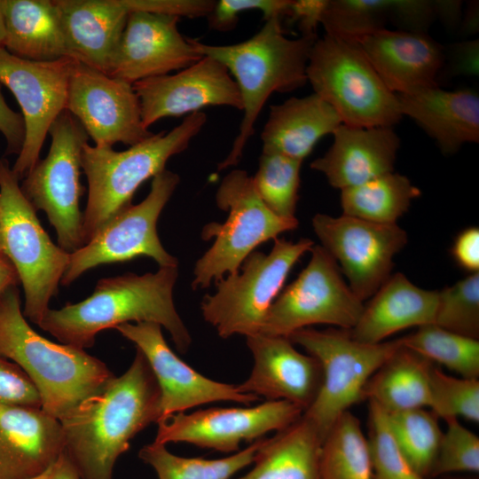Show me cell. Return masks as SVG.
I'll use <instances>...</instances> for the list:
<instances>
[{
    "label": "cell",
    "instance_id": "1",
    "mask_svg": "<svg viewBox=\"0 0 479 479\" xmlns=\"http://www.w3.org/2000/svg\"><path fill=\"white\" fill-rule=\"evenodd\" d=\"M161 391L143 353L137 349L129 369L114 376L59 422L64 452L81 479H112L117 459L130 440L161 418Z\"/></svg>",
    "mask_w": 479,
    "mask_h": 479
},
{
    "label": "cell",
    "instance_id": "2",
    "mask_svg": "<svg viewBox=\"0 0 479 479\" xmlns=\"http://www.w3.org/2000/svg\"><path fill=\"white\" fill-rule=\"evenodd\" d=\"M177 275V266H172L101 279L85 300L49 309L38 326L60 343L84 349L105 329L130 321L156 323L170 334L177 350L185 353L192 338L173 301Z\"/></svg>",
    "mask_w": 479,
    "mask_h": 479
},
{
    "label": "cell",
    "instance_id": "3",
    "mask_svg": "<svg viewBox=\"0 0 479 479\" xmlns=\"http://www.w3.org/2000/svg\"><path fill=\"white\" fill-rule=\"evenodd\" d=\"M0 357L28 376L40 395L42 410L59 420L114 376L84 349L38 334L23 315L17 286L0 294Z\"/></svg>",
    "mask_w": 479,
    "mask_h": 479
},
{
    "label": "cell",
    "instance_id": "4",
    "mask_svg": "<svg viewBox=\"0 0 479 479\" xmlns=\"http://www.w3.org/2000/svg\"><path fill=\"white\" fill-rule=\"evenodd\" d=\"M317 39V35L287 38L279 18L266 20L255 35L235 44L211 45L188 38L196 52L218 60L228 69L241 97L244 114L239 134L218 170L239 163L258 115L272 93L292 91L308 82L306 68Z\"/></svg>",
    "mask_w": 479,
    "mask_h": 479
},
{
    "label": "cell",
    "instance_id": "5",
    "mask_svg": "<svg viewBox=\"0 0 479 479\" xmlns=\"http://www.w3.org/2000/svg\"><path fill=\"white\" fill-rule=\"evenodd\" d=\"M206 122L204 112L192 113L169 132L153 134L124 151L88 143L83 145L81 168L88 182V199L82 213L83 246L131 205L138 187L165 170L168 161L189 146Z\"/></svg>",
    "mask_w": 479,
    "mask_h": 479
},
{
    "label": "cell",
    "instance_id": "6",
    "mask_svg": "<svg viewBox=\"0 0 479 479\" xmlns=\"http://www.w3.org/2000/svg\"><path fill=\"white\" fill-rule=\"evenodd\" d=\"M314 93L346 125L392 127L403 117L397 94L376 73L359 44L325 35L314 43L306 68Z\"/></svg>",
    "mask_w": 479,
    "mask_h": 479
},
{
    "label": "cell",
    "instance_id": "7",
    "mask_svg": "<svg viewBox=\"0 0 479 479\" xmlns=\"http://www.w3.org/2000/svg\"><path fill=\"white\" fill-rule=\"evenodd\" d=\"M0 222L4 253L24 290L23 315L38 326L58 294L70 254L51 241L5 158H0Z\"/></svg>",
    "mask_w": 479,
    "mask_h": 479
},
{
    "label": "cell",
    "instance_id": "8",
    "mask_svg": "<svg viewBox=\"0 0 479 479\" xmlns=\"http://www.w3.org/2000/svg\"><path fill=\"white\" fill-rule=\"evenodd\" d=\"M216 201L228 212V217L224 224L211 223L203 228V240L216 239L195 263L193 289L208 287L225 275L236 274L256 247L299 224L296 217L274 214L256 193L252 177L242 169H233L223 178Z\"/></svg>",
    "mask_w": 479,
    "mask_h": 479
},
{
    "label": "cell",
    "instance_id": "9",
    "mask_svg": "<svg viewBox=\"0 0 479 479\" xmlns=\"http://www.w3.org/2000/svg\"><path fill=\"white\" fill-rule=\"evenodd\" d=\"M287 338L314 357L322 369L319 391L302 413L321 441L343 412L363 400L366 382L403 344L401 338L376 344L360 342L344 329L307 327Z\"/></svg>",
    "mask_w": 479,
    "mask_h": 479
},
{
    "label": "cell",
    "instance_id": "10",
    "mask_svg": "<svg viewBox=\"0 0 479 479\" xmlns=\"http://www.w3.org/2000/svg\"><path fill=\"white\" fill-rule=\"evenodd\" d=\"M313 246L307 238L297 242L277 238L269 254L252 252L241 263V271L216 282L215 294L203 298L205 321L224 339L260 334L289 271Z\"/></svg>",
    "mask_w": 479,
    "mask_h": 479
},
{
    "label": "cell",
    "instance_id": "11",
    "mask_svg": "<svg viewBox=\"0 0 479 479\" xmlns=\"http://www.w3.org/2000/svg\"><path fill=\"white\" fill-rule=\"evenodd\" d=\"M47 156L22 179L20 189L37 211L45 213L57 233L58 246L71 254L83 246L80 198L81 154L89 136L79 121L64 110L52 123Z\"/></svg>",
    "mask_w": 479,
    "mask_h": 479
},
{
    "label": "cell",
    "instance_id": "12",
    "mask_svg": "<svg viewBox=\"0 0 479 479\" xmlns=\"http://www.w3.org/2000/svg\"><path fill=\"white\" fill-rule=\"evenodd\" d=\"M299 276L270 307L261 334L288 337L294 332L317 324L351 330L364 303L344 281L336 261L320 245Z\"/></svg>",
    "mask_w": 479,
    "mask_h": 479
},
{
    "label": "cell",
    "instance_id": "13",
    "mask_svg": "<svg viewBox=\"0 0 479 479\" xmlns=\"http://www.w3.org/2000/svg\"><path fill=\"white\" fill-rule=\"evenodd\" d=\"M179 180L177 174L167 169L153 177L150 192L140 203L123 209L87 244L70 254L60 284L69 286L98 265L137 256L151 257L160 267L177 266V259L160 241L156 224Z\"/></svg>",
    "mask_w": 479,
    "mask_h": 479
},
{
    "label": "cell",
    "instance_id": "14",
    "mask_svg": "<svg viewBox=\"0 0 479 479\" xmlns=\"http://www.w3.org/2000/svg\"><path fill=\"white\" fill-rule=\"evenodd\" d=\"M312 227L362 302L391 276L394 256L408 240L406 232L397 224L373 223L346 215L317 214Z\"/></svg>",
    "mask_w": 479,
    "mask_h": 479
},
{
    "label": "cell",
    "instance_id": "15",
    "mask_svg": "<svg viewBox=\"0 0 479 479\" xmlns=\"http://www.w3.org/2000/svg\"><path fill=\"white\" fill-rule=\"evenodd\" d=\"M75 59L32 61L0 48V83L17 99L25 125V139L12 169L22 180L39 161L49 130L66 109L69 77Z\"/></svg>",
    "mask_w": 479,
    "mask_h": 479
},
{
    "label": "cell",
    "instance_id": "16",
    "mask_svg": "<svg viewBox=\"0 0 479 479\" xmlns=\"http://www.w3.org/2000/svg\"><path fill=\"white\" fill-rule=\"evenodd\" d=\"M303 413L285 401H266L253 407H213L161 418L154 442L188 443L222 452H238L242 442H255L271 431H280Z\"/></svg>",
    "mask_w": 479,
    "mask_h": 479
},
{
    "label": "cell",
    "instance_id": "17",
    "mask_svg": "<svg viewBox=\"0 0 479 479\" xmlns=\"http://www.w3.org/2000/svg\"><path fill=\"white\" fill-rule=\"evenodd\" d=\"M66 110L82 124L95 146H132L153 133L142 122L133 85L75 60Z\"/></svg>",
    "mask_w": 479,
    "mask_h": 479
},
{
    "label": "cell",
    "instance_id": "18",
    "mask_svg": "<svg viewBox=\"0 0 479 479\" xmlns=\"http://www.w3.org/2000/svg\"><path fill=\"white\" fill-rule=\"evenodd\" d=\"M114 329L146 358L161 391V418L212 402L251 404L260 399L242 393L238 385L216 381L195 371L172 351L156 323H124Z\"/></svg>",
    "mask_w": 479,
    "mask_h": 479
},
{
    "label": "cell",
    "instance_id": "19",
    "mask_svg": "<svg viewBox=\"0 0 479 479\" xmlns=\"http://www.w3.org/2000/svg\"><path fill=\"white\" fill-rule=\"evenodd\" d=\"M179 20L142 11L130 12L106 75L133 84L199 61L203 56L179 32Z\"/></svg>",
    "mask_w": 479,
    "mask_h": 479
},
{
    "label": "cell",
    "instance_id": "20",
    "mask_svg": "<svg viewBox=\"0 0 479 479\" xmlns=\"http://www.w3.org/2000/svg\"><path fill=\"white\" fill-rule=\"evenodd\" d=\"M132 85L146 129L160 119L188 115L208 106L243 108L238 86L228 69L208 56L174 75L144 79Z\"/></svg>",
    "mask_w": 479,
    "mask_h": 479
},
{
    "label": "cell",
    "instance_id": "21",
    "mask_svg": "<svg viewBox=\"0 0 479 479\" xmlns=\"http://www.w3.org/2000/svg\"><path fill=\"white\" fill-rule=\"evenodd\" d=\"M246 338L254 365L239 389L266 401L285 400L305 412L321 387L319 362L298 351L287 337L260 333Z\"/></svg>",
    "mask_w": 479,
    "mask_h": 479
},
{
    "label": "cell",
    "instance_id": "22",
    "mask_svg": "<svg viewBox=\"0 0 479 479\" xmlns=\"http://www.w3.org/2000/svg\"><path fill=\"white\" fill-rule=\"evenodd\" d=\"M357 43L393 93L412 94L438 86L444 48L427 33L384 27Z\"/></svg>",
    "mask_w": 479,
    "mask_h": 479
},
{
    "label": "cell",
    "instance_id": "23",
    "mask_svg": "<svg viewBox=\"0 0 479 479\" xmlns=\"http://www.w3.org/2000/svg\"><path fill=\"white\" fill-rule=\"evenodd\" d=\"M64 451L59 420L41 408L0 405V479H29Z\"/></svg>",
    "mask_w": 479,
    "mask_h": 479
},
{
    "label": "cell",
    "instance_id": "24",
    "mask_svg": "<svg viewBox=\"0 0 479 479\" xmlns=\"http://www.w3.org/2000/svg\"><path fill=\"white\" fill-rule=\"evenodd\" d=\"M333 136L327 152L310 163L333 187L342 190L393 172L400 139L392 127L342 123Z\"/></svg>",
    "mask_w": 479,
    "mask_h": 479
},
{
    "label": "cell",
    "instance_id": "25",
    "mask_svg": "<svg viewBox=\"0 0 479 479\" xmlns=\"http://www.w3.org/2000/svg\"><path fill=\"white\" fill-rule=\"evenodd\" d=\"M69 57L106 75L130 12L127 0H54Z\"/></svg>",
    "mask_w": 479,
    "mask_h": 479
},
{
    "label": "cell",
    "instance_id": "26",
    "mask_svg": "<svg viewBox=\"0 0 479 479\" xmlns=\"http://www.w3.org/2000/svg\"><path fill=\"white\" fill-rule=\"evenodd\" d=\"M397 97L402 115L435 139L443 153L452 154L466 143H478L479 96L475 90L436 86Z\"/></svg>",
    "mask_w": 479,
    "mask_h": 479
},
{
    "label": "cell",
    "instance_id": "27",
    "mask_svg": "<svg viewBox=\"0 0 479 479\" xmlns=\"http://www.w3.org/2000/svg\"><path fill=\"white\" fill-rule=\"evenodd\" d=\"M437 290L412 284L405 275H391L364 306L356 326L349 330L360 342L376 344L406 328L434 324Z\"/></svg>",
    "mask_w": 479,
    "mask_h": 479
},
{
    "label": "cell",
    "instance_id": "28",
    "mask_svg": "<svg viewBox=\"0 0 479 479\" xmlns=\"http://www.w3.org/2000/svg\"><path fill=\"white\" fill-rule=\"evenodd\" d=\"M342 123L334 109L317 94L290 98L271 106L261 133L262 152L303 161L319 139Z\"/></svg>",
    "mask_w": 479,
    "mask_h": 479
},
{
    "label": "cell",
    "instance_id": "29",
    "mask_svg": "<svg viewBox=\"0 0 479 479\" xmlns=\"http://www.w3.org/2000/svg\"><path fill=\"white\" fill-rule=\"evenodd\" d=\"M1 4L6 28L4 48L11 54L39 62L69 57L54 0H1Z\"/></svg>",
    "mask_w": 479,
    "mask_h": 479
},
{
    "label": "cell",
    "instance_id": "30",
    "mask_svg": "<svg viewBox=\"0 0 479 479\" xmlns=\"http://www.w3.org/2000/svg\"><path fill=\"white\" fill-rule=\"evenodd\" d=\"M321 439L302 415L287 428L263 440L254 467L235 479H319Z\"/></svg>",
    "mask_w": 479,
    "mask_h": 479
},
{
    "label": "cell",
    "instance_id": "31",
    "mask_svg": "<svg viewBox=\"0 0 479 479\" xmlns=\"http://www.w3.org/2000/svg\"><path fill=\"white\" fill-rule=\"evenodd\" d=\"M432 365V362L402 344L371 376L362 398L374 402L388 414L428 407Z\"/></svg>",
    "mask_w": 479,
    "mask_h": 479
},
{
    "label": "cell",
    "instance_id": "32",
    "mask_svg": "<svg viewBox=\"0 0 479 479\" xmlns=\"http://www.w3.org/2000/svg\"><path fill=\"white\" fill-rule=\"evenodd\" d=\"M421 192L404 175L389 172L341 190L342 215L379 223L397 224Z\"/></svg>",
    "mask_w": 479,
    "mask_h": 479
},
{
    "label": "cell",
    "instance_id": "33",
    "mask_svg": "<svg viewBox=\"0 0 479 479\" xmlns=\"http://www.w3.org/2000/svg\"><path fill=\"white\" fill-rule=\"evenodd\" d=\"M319 479H374L367 437L349 411L334 423L321 443Z\"/></svg>",
    "mask_w": 479,
    "mask_h": 479
},
{
    "label": "cell",
    "instance_id": "34",
    "mask_svg": "<svg viewBox=\"0 0 479 479\" xmlns=\"http://www.w3.org/2000/svg\"><path fill=\"white\" fill-rule=\"evenodd\" d=\"M263 440L260 438L243 450L217 459L177 456L165 444L155 442L145 445L138 456L154 469L158 479H231L254 462Z\"/></svg>",
    "mask_w": 479,
    "mask_h": 479
},
{
    "label": "cell",
    "instance_id": "35",
    "mask_svg": "<svg viewBox=\"0 0 479 479\" xmlns=\"http://www.w3.org/2000/svg\"><path fill=\"white\" fill-rule=\"evenodd\" d=\"M403 345L430 362L441 364L461 377H479V340L463 336L434 324L402 337Z\"/></svg>",
    "mask_w": 479,
    "mask_h": 479
},
{
    "label": "cell",
    "instance_id": "36",
    "mask_svg": "<svg viewBox=\"0 0 479 479\" xmlns=\"http://www.w3.org/2000/svg\"><path fill=\"white\" fill-rule=\"evenodd\" d=\"M438 418L424 408L389 414L393 436L412 468L422 478L430 475L442 431Z\"/></svg>",
    "mask_w": 479,
    "mask_h": 479
},
{
    "label": "cell",
    "instance_id": "37",
    "mask_svg": "<svg viewBox=\"0 0 479 479\" xmlns=\"http://www.w3.org/2000/svg\"><path fill=\"white\" fill-rule=\"evenodd\" d=\"M302 161L262 152L253 185L263 202L277 216L294 218Z\"/></svg>",
    "mask_w": 479,
    "mask_h": 479
},
{
    "label": "cell",
    "instance_id": "38",
    "mask_svg": "<svg viewBox=\"0 0 479 479\" xmlns=\"http://www.w3.org/2000/svg\"><path fill=\"white\" fill-rule=\"evenodd\" d=\"M434 325L479 340V272L438 291Z\"/></svg>",
    "mask_w": 479,
    "mask_h": 479
},
{
    "label": "cell",
    "instance_id": "39",
    "mask_svg": "<svg viewBox=\"0 0 479 479\" xmlns=\"http://www.w3.org/2000/svg\"><path fill=\"white\" fill-rule=\"evenodd\" d=\"M387 0H334L322 15L326 34L357 42L384 28Z\"/></svg>",
    "mask_w": 479,
    "mask_h": 479
},
{
    "label": "cell",
    "instance_id": "40",
    "mask_svg": "<svg viewBox=\"0 0 479 479\" xmlns=\"http://www.w3.org/2000/svg\"><path fill=\"white\" fill-rule=\"evenodd\" d=\"M429 408L444 420L463 417L479 422V381L447 375L432 365L429 374Z\"/></svg>",
    "mask_w": 479,
    "mask_h": 479
},
{
    "label": "cell",
    "instance_id": "41",
    "mask_svg": "<svg viewBox=\"0 0 479 479\" xmlns=\"http://www.w3.org/2000/svg\"><path fill=\"white\" fill-rule=\"evenodd\" d=\"M368 444L374 479H424L410 466L399 449L389 422V414L368 401Z\"/></svg>",
    "mask_w": 479,
    "mask_h": 479
},
{
    "label": "cell",
    "instance_id": "42",
    "mask_svg": "<svg viewBox=\"0 0 479 479\" xmlns=\"http://www.w3.org/2000/svg\"><path fill=\"white\" fill-rule=\"evenodd\" d=\"M447 428L442 433L430 475L479 472V438L462 426L457 418L445 420Z\"/></svg>",
    "mask_w": 479,
    "mask_h": 479
},
{
    "label": "cell",
    "instance_id": "43",
    "mask_svg": "<svg viewBox=\"0 0 479 479\" xmlns=\"http://www.w3.org/2000/svg\"><path fill=\"white\" fill-rule=\"evenodd\" d=\"M291 0H219L207 17L211 29L227 32L239 20V15L246 11L258 10L266 20L286 17Z\"/></svg>",
    "mask_w": 479,
    "mask_h": 479
},
{
    "label": "cell",
    "instance_id": "44",
    "mask_svg": "<svg viewBox=\"0 0 479 479\" xmlns=\"http://www.w3.org/2000/svg\"><path fill=\"white\" fill-rule=\"evenodd\" d=\"M0 405L42 409L40 395L32 381L16 364L1 357Z\"/></svg>",
    "mask_w": 479,
    "mask_h": 479
},
{
    "label": "cell",
    "instance_id": "45",
    "mask_svg": "<svg viewBox=\"0 0 479 479\" xmlns=\"http://www.w3.org/2000/svg\"><path fill=\"white\" fill-rule=\"evenodd\" d=\"M387 15L405 31L425 32L436 17L435 1L387 0Z\"/></svg>",
    "mask_w": 479,
    "mask_h": 479
},
{
    "label": "cell",
    "instance_id": "46",
    "mask_svg": "<svg viewBox=\"0 0 479 479\" xmlns=\"http://www.w3.org/2000/svg\"><path fill=\"white\" fill-rule=\"evenodd\" d=\"M215 3L210 0H128L130 12L142 11L191 19L207 18Z\"/></svg>",
    "mask_w": 479,
    "mask_h": 479
},
{
    "label": "cell",
    "instance_id": "47",
    "mask_svg": "<svg viewBox=\"0 0 479 479\" xmlns=\"http://www.w3.org/2000/svg\"><path fill=\"white\" fill-rule=\"evenodd\" d=\"M329 0L291 1L286 17L291 23H297L302 35H317L316 29L321 23L322 15Z\"/></svg>",
    "mask_w": 479,
    "mask_h": 479
},
{
    "label": "cell",
    "instance_id": "48",
    "mask_svg": "<svg viewBox=\"0 0 479 479\" xmlns=\"http://www.w3.org/2000/svg\"><path fill=\"white\" fill-rule=\"evenodd\" d=\"M0 132L6 140L5 154H19L25 139V125L21 114L12 110L6 103L0 83Z\"/></svg>",
    "mask_w": 479,
    "mask_h": 479
},
{
    "label": "cell",
    "instance_id": "49",
    "mask_svg": "<svg viewBox=\"0 0 479 479\" xmlns=\"http://www.w3.org/2000/svg\"><path fill=\"white\" fill-rule=\"evenodd\" d=\"M452 253L456 263L474 273L479 270V229L469 227L456 238Z\"/></svg>",
    "mask_w": 479,
    "mask_h": 479
},
{
    "label": "cell",
    "instance_id": "50",
    "mask_svg": "<svg viewBox=\"0 0 479 479\" xmlns=\"http://www.w3.org/2000/svg\"><path fill=\"white\" fill-rule=\"evenodd\" d=\"M478 40L467 41L452 48V70L453 74L478 75Z\"/></svg>",
    "mask_w": 479,
    "mask_h": 479
},
{
    "label": "cell",
    "instance_id": "51",
    "mask_svg": "<svg viewBox=\"0 0 479 479\" xmlns=\"http://www.w3.org/2000/svg\"><path fill=\"white\" fill-rule=\"evenodd\" d=\"M29 479H81L69 457L63 451L56 461L40 475Z\"/></svg>",
    "mask_w": 479,
    "mask_h": 479
},
{
    "label": "cell",
    "instance_id": "52",
    "mask_svg": "<svg viewBox=\"0 0 479 479\" xmlns=\"http://www.w3.org/2000/svg\"><path fill=\"white\" fill-rule=\"evenodd\" d=\"M436 16L447 25L456 24L460 16V2L435 1Z\"/></svg>",
    "mask_w": 479,
    "mask_h": 479
},
{
    "label": "cell",
    "instance_id": "53",
    "mask_svg": "<svg viewBox=\"0 0 479 479\" xmlns=\"http://www.w3.org/2000/svg\"><path fill=\"white\" fill-rule=\"evenodd\" d=\"M18 283L20 280L14 266L4 254L0 255V294Z\"/></svg>",
    "mask_w": 479,
    "mask_h": 479
},
{
    "label": "cell",
    "instance_id": "54",
    "mask_svg": "<svg viewBox=\"0 0 479 479\" xmlns=\"http://www.w3.org/2000/svg\"><path fill=\"white\" fill-rule=\"evenodd\" d=\"M478 27V9L475 8V4H473L471 7L467 10V15L464 19L463 28L467 33L470 32L475 33Z\"/></svg>",
    "mask_w": 479,
    "mask_h": 479
},
{
    "label": "cell",
    "instance_id": "55",
    "mask_svg": "<svg viewBox=\"0 0 479 479\" xmlns=\"http://www.w3.org/2000/svg\"><path fill=\"white\" fill-rule=\"evenodd\" d=\"M6 38V28L4 16L2 9L1 0H0V48L4 47Z\"/></svg>",
    "mask_w": 479,
    "mask_h": 479
},
{
    "label": "cell",
    "instance_id": "56",
    "mask_svg": "<svg viewBox=\"0 0 479 479\" xmlns=\"http://www.w3.org/2000/svg\"><path fill=\"white\" fill-rule=\"evenodd\" d=\"M2 254H4V253L3 234H2L1 222H0V255Z\"/></svg>",
    "mask_w": 479,
    "mask_h": 479
}]
</instances>
